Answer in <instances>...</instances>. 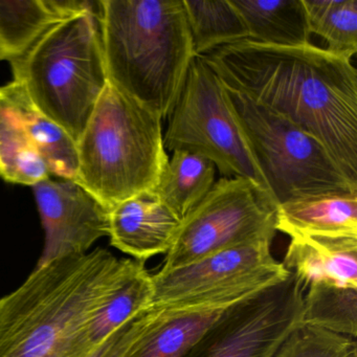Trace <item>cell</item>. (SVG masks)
<instances>
[{
	"label": "cell",
	"instance_id": "obj_12",
	"mask_svg": "<svg viewBox=\"0 0 357 357\" xmlns=\"http://www.w3.org/2000/svg\"><path fill=\"white\" fill-rule=\"evenodd\" d=\"M181 225V219L147 191L110 210L108 236L114 248L146 262L170 250Z\"/></svg>",
	"mask_w": 357,
	"mask_h": 357
},
{
	"label": "cell",
	"instance_id": "obj_27",
	"mask_svg": "<svg viewBox=\"0 0 357 357\" xmlns=\"http://www.w3.org/2000/svg\"><path fill=\"white\" fill-rule=\"evenodd\" d=\"M352 357H357V352L356 353H354V355H353Z\"/></svg>",
	"mask_w": 357,
	"mask_h": 357
},
{
	"label": "cell",
	"instance_id": "obj_13",
	"mask_svg": "<svg viewBox=\"0 0 357 357\" xmlns=\"http://www.w3.org/2000/svg\"><path fill=\"white\" fill-rule=\"evenodd\" d=\"M101 1L0 0V60L20 59L54 24L89 11L99 14Z\"/></svg>",
	"mask_w": 357,
	"mask_h": 357
},
{
	"label": "cell",
	"instance_id": "obj_15",
	"mask_svg": "<svg viewBox=\"0 0 357 357\" xmlns=\"http://www.w3.org/2000/svg\"><path fill=\"white\" fill-rule=\"evenodd\" d=\"M231 305L158 307L155 317L123 357H183L202 332Z\"/></svg>",
	"mask_w": 357,
	"mask_h": 357
},
{
	"label": "cell",
	"instance_id": "obj_24",
	"mask_svg": "<svg viewBox=\"0 0 357 357\" xmlns=\"http://www.w3.org/2000/svg\"><path fill=\"white\" fill-rule=\"evenodd\" d=\"M309 32L330 54L352 61L357 53V0H303Z\"/></svg>",
	"mask_w": 357,
	"mask_h": 357
},
{
	"label": "cell",
	"instance_id": "obj_4",
	"mask_svg": "<svg viewBox=\"0 0 357 357\" xmlns=\"http://www.w3.org/2000/svg\"><path fill=\"white\" fill-rule=\"evenodd\" d=\"M162 119L108 83L77 142L75 181L108 210L158 185L169 160Z\"/></svg>",
	"mask_w": 357,
	"mask_h": 357
},
{
	"label": "cell",
	"instance_id": "obj_25",
	"mask_svg": "<svg viewBox=\"0 0 357 357\" xmlns=\"http://www.w3.org/2000/svg\"><path fill=\"white\" fill-rule=\"evenodd\" d=\"M356 352L355 338L301 323L286 336L273 357H352Z\"/></svg>",
	"mask_w": 357,
	"mask_h": 357
},
{
	"label": "cell",
	"instance_id": "obj_10",
	"mask_svg": "<svg viewBox=\"0 0 357 357\" xmlns=\"http://www.w3.org/2000/svg\"><path fill=\"white\" fill-rule=\"evenodd\" d=\"M304 284L289 273L227 307L183 357H273L302 323Z\"/></svg>",
	"mask_w": 357,
	"mask_h": 357
},
{
	"label": "cell",
	"instance_id": "obj_20",
	"mask_svg": "<svg viewBox=\"0 0 357 357\" xmlns=\"http://www.w3.org/2000/svg\"><path fill=\"white\" fill-rule=\"evenodd\" d=\"M215 173L216 167L208 158L174 151L152 191L183 220L212 190Z\"/></svg>",
	"mask_w": 357,
	"mask_h": 357
},
{
	"label": "cell",
	"instance_id": "obj_19",
	"mask_svg": "<svg viewBox=\"0 0 357 357\" xmlns=\"http://www.w3.org/2000/svg\"><path fill=\"white\" fill-rule=\"evenodd\" d=\"M153 300L151 275L145 262L127 259L120 279L89 324V338L99 347L127 321L149 308Z\"/></svg>",
	"mask_w": 357,
	"mask_h": 357
},
{
	"label": "cell",
	"instance_id": "obj_7",
	"mask_svg": "<svg viewBox=\"0 0 357 357\" xmlns=\"http://www.w3.org/2000/svg\"><path fill=\"white\" fill-rule=\"evenodd\" d=\"M164 145L168 151L208 158L225 178H250L267 190L227 89L202 57L192 60L183 91L168 116Z\"/></svg>",
	"mask_w": 357,
	"mask_h": 357
},
{
	"label": "cell",
	"instance_id": "obj_3",
	"mask_svg": "<svg viewBox=\"0 0 357 357\" xmlns=\"http://www.w3.org/2000/svg\"><path fill=\"white\" fill-rule=\"evenodd\" d=\"M108 79L168 119L195 58L183 0H101Z\"/></svg>",
	"mask_w": 357,
	"mask_h": 357
},
{
	"label": "cell",
	"instance_id": "obj_22",
	"mask_svg": "<svg viewBox=\"0 0 357 357\" xmlns=\"http://www.w3.org/2000/svg\"><path fill=\"white\" fill-rule=\"evenodd\" d=\"M183 6L195 57L248 39L231 0H183Z\"/></svg>",
	"mask_w": 357,
	"mask_h": 357
},
{
	"label": "cell",
	"instance_id": "obj_9",
	"mask_svg": "<svg viewBox=\"0 0 357 357\" xmlns=\"http://www.w3.org/2000/svg\"><path fill=\"white\" fill-rule=\"evenodd\" d=\"M271 242L242 244L189 264L151 275L152 305L160 308L234 304L284 279L289 271L273 258Z\"/></svg>",
	"mask_w": 357,
	"mask_h": 357
},
{
	"label": "cell",
	"instance_id": "obj_5",
	"mask_svg": "<svg viewBox=\"0 0 357 357\" xmlns=\"http://www.w3.org/2000/svg\"><path fill=\"white\" fill-rule=\"evenodd\" d=\"M100 18L89 11L66 18L11 62L13 80L76 143L109 83Z\"/></svg>",
	"mask_w": 357,
	"mask_h": 357
},
{
	"label": "cell",
	"instance_id": "obj_17",
	"mask_svg": "<svg viewBox=\"0 0 357 357\" xmlns=\"http://www.w3.org/2000/svg\"><path fill=\"white\" fill-rule=\"evenodd\" d=\"M0 91L17 112L50 173L75 181L78 171L76 142L33 104L20 82L13 80L0 87Z\"/></svg>",
	"mask_w": 357,
	"mask_h": 357
},
{
	"label": "cell",
	"instance_id": "obj_2",
	"mask_svg": "<svg viewBox=\"0 0 357 357\" xmlns=\"http://www.w3.org/2000/svg\"><path fill=\"white\" fill-rule=\"evenodd\" d=\"M126 260L97 248L36 266L0 298V357H91L89 324Z\"/></svg>",
	"mask_w": 357,
	"mask_h": 357
},
{
	"label": "cell",
	"instance_id": "obj_8",
	"mask_svg": "<svg viewBox=\"0 0 357 357\" xmlns=\"http://www.w3.org/2000/svg\"><path fill=\"white\" fill-rule=\"evenodd\" d=\"M278 206L269 192L244 177H221L181 220L160 271L189 264L242 244L267 241L277 234Z\"/></svg>",
	"mask_w": 357,
	"mask_h": 357
},
{
	"label": "cell",
	"instance_id": "obj_18",
	"mask_svg": "<svg viewBox=\"0 0 357 357\" xmlns=\"http://www.w3.org/2000/svg\"><path fill=\"white\" fill-rule=\"evenodd\" d=\"M241 16L248 39L275 47L310 43L303 0H231Z\"/></svg>",
	"mask_w": 357,
	"mask_h": 357
},
{
	"label": "cell",
	"instance_id": "obj_1",
	"mask_svg": "<svg viewBox=\"0 0 357 357\" xmlns=\"http://www.w3.org/2000/svg\"><path fill=\"white\" fill-rule=\"evenodd\" d=\"M202 58L225 89L319 139L357 183V73L352 61L312 43L275 47L250 39Z\"/></svg>",
	"mask_w": 357,
	"mask_h": 357
},
{
	"label": "cell",
	"instance_id": "obj_23",
	"mask_svg": "<svg viewBox=\"0 0 357 357\" xmlns=\"http://www.w3.org/2000/svg\"><path fill=\"white\" fill-rule=\"evenodd\" d=\"M306 290L302 323L356 337L357 288L317 282L309 284Z\"/></svg>",
	"mask_w": 357,
	"mask_h": 357
},
{
	"label": "cell",
	"instance_id": "obj_6",
	"mask_svg": "<svg viewBox=\"0 0 357 357\" xmlns=\"http://www.w3.org/2000/svg\"><path fill=\"white\" fill-rule=\"evenodd\" d=\"M255 162L277 206L327 194L357 193L327 148L283 116L227 89Z\"/></svg>",
	"mask_w": 357,
	"mask_h": 357
},
{
	"label": "cell",
	"instance_id": "obj_26",
	"mask_svg": "<svg viewBox=\"0 0 357 357\" xmlns=\"http://www.w3.org/2000/svg\"><path fill=\"white\" fill-rule=\"evenodd\" d=\"M158 310V307L151 305L149 308L135 315L133 319L116 330L112 335L108 336L96 349L91 357H123L155 317Z\"/></svg>",
	"mask_w": 357,
	"mask_h": 357
},
{
	"label": "cell",
	"instance_id": "obj_21",
	"mask_svg": "<svg viewBox=\"0 0 357 357\" xmlns=\"http://www.w3.org/2000/svg\"><path fill=\"white\" fill-rule=\"evenodd\" d=\"M51 176L24 123L0 91V177L34 187Z\"/></svg>",
	"mask_w": 357,
	"mask_h": 357
},
{
	"label": "cell",
	"instance_id": "obj_14",
	"mask_svg": "<svg viewBox=\"0 0 357 357\" xmlns=\"http://www.w3.org/2000/svg\"><path fill=\"white\" fill-rule=\"evenodd\" d=\"M283 266L304 284L327 282L357 288V237H290Z\"/></svg>",
	"mask_w": 357,
	"mask_h": 357
},
{
	"label": "cell",
	"instance_id": "obj_11",
	"mask_svg": "<svg viewBox=\"0 0 357 357\" xmlns=\"http://www.w3.org/2000/svg\"><path fill=\"white\" fill-rule=\"evenodd\" d=\"M33 190L45 231L37 266L86 254L97 240L109 235L110 211L73 179L49 177Z\"/></svg>",
	"mask_w": 357,
	"mask_h": 357
},
{
	"label": "cell",
	"instance_id": "obj_16",
	"mask_svg": "<svg viewBox=\"0 0 357 357\" xmlns=\"http://www.w3.org/2000/svg\"><path fill=\"white\" fill-rule=\"evenodd\" d=\"M277 231L289 237H357V193L327 194L278 206Z\"/></svg>",
	"mask_w": 357,
	"mask_h": 357
}]
</instances>
